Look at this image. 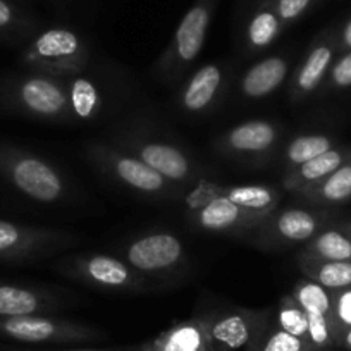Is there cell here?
Segmentation results:
<instances>
[{
    "mask_svg": "<svg viewBox=\"0 0 351 351\" xmlns=\"http://www.w3.org/2000/svg\"><path fill=\"white\" fill-rule=\"evenodd\" d=\"M110 143L130 152L183 190L207 181L205 167L186 147L145 124L121 128L114 133Z\"/></svg>",
    "mask_w": 351,
    "mask_h": 351,
    "instance_id": "cell-1",
    "label": "cell"
},
{
    "mask_svg": "<svg viewBox=\"0 0 351 351\" xmlns=\"http://www.w3.org/2000/svg\"><path fill=\"white\" fill-rule=\"evenodd\" d=\"M0 107L49 124H69L66 77L33 73L0 81Z\"/></svg>",
    "mask_w": 351,
    "mask_h": 351,
    "instance_id": "cell-2",
    "label": "cell"
},
{
    "mask_svg": "<svg viewBox=\"0 0 351 351\" xmlns=\"http://www.w3.org/2000/svg\"><path fill=\"white\" fill-rule=\"evenodd\" d=\"M88 162L117 186L152 200H181L184 190L176 186L145 162L110 141H92L84 148Z\"/></svg>",
    "mask_w": 351,
    "mask_h": 351,
    "instance_id": "cell-3",
    "label": "cell"
},
{
    "mask_svg": "<svg viewBox=\"0 0 351 351\" xmlns=\"http://www.w3.org/2000/svg\"><path fill=\"white\" fill-rule=\"evenodd\" d=\"M0 178L36 204L57 205L73 197L67 176L40 155L0 145Z\"/></svg>",
    "mask_w": 351,
    "mask_h": 351,
    "instance_id": "cell-4",
    "label": "cell"
},
{
    "mask_svg": "<svg viewBox=\"0 0 351 351\" xmlns=\"http://www.w3.org/2000/svg\"><path fill=\"white\" fill-rule=\"evenodd\" d=\"M52 269L57 274L97 291L140 295L150 289L145 276L134 271L121 256L109 253H66L52 263Z\"/></svg>",
    "mask_w": 351,
    "mask_h": 351,
    "instance_id": "cell-5",
    "label": "cell"
},
{
    "mask_svg": "<svg viewBox=\"0 0 351 351\" xmlns=\"http://www.w3.org/2000/svg\"><path fill=\"white\" fill-rule=\"evenodd\" d=\"M198 186L200 188L188 197V204H191L188 221L198 231L248 239L269 217L239 207L228 197L217 193L214 184L208 181H204Z\"/></svg>",
    "mask_w": 351,
    "mask_h": 351,
    "instance_id": "cell-6",
    "label": "cell"
},
{
    "mask_svg": "<svg viewBox=\"0 0 351 351\" xmlns=\"http://www.w3.org/2000/svg\"><path fill=\"white\" fill-rule=\"evenodd\" d=\"M210 19V0H198L184 14L169 47L154 64V76L160 83L169 86L183 83L204 49Z\"/></svg>",
    "mask_w": 351,
    "mask_h": 351,
    "instance_id": "cell-7",
    "label": "cell"
},
{
    "mask_svg": "<svg viewBox=\"0 0 351 351\" xmlns=\"http://www.w3.org/2000/svg\"><path fill=\"white\" fill-rule=\"evenodd\" d=\"M21 60L33 73L69 77L90 67L92 53L77 33L67 28H50L26 47Z\"/></svg>",
    "mask_w": 351,
    "mask_h": 351,
    "instance_id": "cell-8",
    "label": "cell"
},
{
    "mask_svg": "<svg viewBox=\"0 0 351 351\" xmlns=\"http://www.w3.org/2000/svg\"><path fill=\"white\" fill-rule=\"evenodd\" d=\"M334 221V214L324 207H278L269 215L255 232L248 238V243L263 252L293 248L305 245L327 224Z\"/></svg>",
    "mask_w": 351,
    "mask_h": 351,
    "instance_id": "cell-9",
    "label": "cell"
},
{
    "mask_svg": "<svg viewBox=\"0 0 351 351\" xmlns=\"http://www.w3.org/2000/svg\"><path fill=\"white\" fill-rule=\"evenodd\" d=\"M0 337L23 344H84L106 339V332L57 313H36L0 319Z\"/></svg>",
    "mask_w": 351,
    "mask_h": 351,
    "instance_id": "cell-10",
    "label": "cell"
},
{
    "mask_svg": "<svg viewBox=\"0 0 351 351\" xmlns=\"http://www.w3.org/2000/svg\"><path fill=\"white\" fill-rule=\"evenodd\" d=\"M74 232L57 228H42L0 219V262L32 263L56 256L80 245Z\"/></svg>",
    "mask_w": 351,
    "mask_h": 351,
    "instance_id": "cell-11",
    "label": "cell"
},
{
    "mask_svg": "<svg viewBox=\"0 0 351 351\" xmlns=\"http://www.w3.org/2000/svg\"><path fill=\"white\" fill-rule=\"evenodd\" d=\"M121 258L147 279L174 278L188 265V252L180 236L169 231H147L128 239Z\"/></svg>",
    "mask_w": 351,
    "mask_h": 351,
    "instance_id": "cell-12",
    "label": "cell"
},
{
    "mask_svg": "<svg viewBox=\"0 0 351 351\" xmlns=\"http://www.w3.org/2000/svg\"><path fill=\"white\" fill-rule=\"evenodd\" d=\"M282 130L269 119H250L229 128L214 141V150L241 164L263 165L278 152Z\"/></svg>",
    "mask_w": 351,
    "mask_h": 351,
    "instance_id": "cell-13",
    "label": "cell"
},
{
    "mask_svg": "<svg viewBox=\"0 0 351 351\" xmlns=\"http://www.w3.org/2000/svg\"><path fill=\"white\" fill-rule=\"evenodd\" d=\"M90 67L76 76L66 77L69 124L73 126L99 123L121 99L119 88L114 86L107 76L90 71Z\"/></svg>",
    "mask_w": 351,
    "mask_h": 351,
    "instance_id": "cell-14",
    "label": "cell"
},
{
    "mask_svg": "<svg viewBox=\"0 0 351 351\" xmlns=\"http://www.w3.org/2000/svg\"><path fill=\"white\" fill-rule=\"evenodd\" d=\"M204 317L214 351H248L260 330L274 317V312L271 308L232 306Z\"/></svg>",
    "mask_w": 351,
    "mask_h": 351,
    "instance_id": "cell-15",
    "label": "cell"
},
{
    "mask_svg": "<svg viewBox=\"0 0 351 351\" xmlns=\"http://www.w3.org/2000/svg\"><path fill=\"white\" fill-rule=\"evenodd\" d=\"M231 69L221 62H207L195 69L176 93V106L186 116H208L219 109L228 93Z\"/></svg>",
    "mask_w": 351,
    "mask_h": 351,
    "instance_id": "cell-16",
    "label": "cell"
},
{
    "mask_svg": "<svg viewBox=\"0 0 351 351\" xmlns=\"http://www.w3.org/2000/svg\"><path fill=\"white\" fill-rule=\"evenodd\" d=\"M74 303L73 296L43 286L0 281V319L36 313H59Z\"/></svg>",
    "mask_w": 351,
    "mask_h": 351,
    "instance_id": "cell-17",
    "label": "cell"
},
{
    "mask_svg": "<svg viewBox=\"0 0 351 351\" xmlns=\"http://www.w3.org/2000/svg\"><path fill=\"white\" fill-rule=\"evenodd\" d=\"M337 53L336 38H319L312 43L300 66L289 77L288 95L291 104H303L312 99L326 83L330 66Z\"/></svg>",
    "mask_w": 351,
    "mask_h": 351,
    "instance_id": "cell-18",
    "label": "cell"
},
{
    "mask_svg": "<svg viewBox=\"0 0 351 351\" xmlns=\"http://www.w3.org/2000/svg\"><path fill=\"white\" fill-rule=\"evenodd\" d=\"M291 71V60L286 56H269L256 60L241 74L238 93L246 100H262L276 93Z\"/></svg>",
    "mask_w": 351,
    "mask_h": 351,
    "instance_id": "cell-19",
    "label": "cell"
},
{
    "mask_svg": "<svg viewBox=\"0 0 351 351\" xmlns=\"http://www.w3.org/2000/svg\"><path fill=\"white\" fill-rule=\"evenodd\" d=\"M351 157V147H344V145H336L330 150L324 152L319 157L312 158V160L305 162V164L298 165L293 171L286 172L282 178L281 188L289 191V193H302L306 188L313 186L324 178L336 171L339 165H343L348 158Z\"/></svg>",
    "mask_w": 351,
    "mask_h": 351,
    "instance_id": "cell-20",
    "label": "cell"
},
{
    "mask_svg": "<svg viewBox=\"0 0 351 351\" xmlns=\"http://www.w3.org/2000/svg\"><path fill=\"white\" fill-rule=\"evenodd\" d=\"M147 346L150 351H214L204 315L176 322Z\"/></svg>",
    "mask_w": 351,
    "mask_h": 351,
    "instance_id": "cell-21",
    "label": "cell"
},
{
    "mask_svg": "<svg viewBox=\"0 0 351 351\" xmlns=\"http://www.w3.org/2000/svg\"><path fill=\"white\" fill-rule=\"evenodd\" d=\"M291 295L305 310L310 334H324L332 327V293L329 289L317 285L312 279L302 278L295 282Z\"/></svg>",
    "mask_w": 351,
    "mask_h": 351,
    "instance_id": "cell-22",
    "label": "cell"
},
{
    "mask_svg": "<svg viewBox=\"0 0 351 351\" xmlns=\"http://www.w3.org/2000/svg\"><path fill=\"white\" fill-rule=\"evenodd\" d=\"M298 197L312 207L324 208L351 202V157L322 181L298 193Z\"/></svg>",
    "mask_w": 351,
    "mask_h": 351,
    "instance_id": "cell-23",
    "label": "cell"
},
{
    "mask_svg": "<svg viewBox=\"0 0 351 351\" xmlns=\"http://www.w3.org/2000/svg\"><path fill=\"white\" fill-rule=\"evenodd\" d=\"M300 253L320 260L351 262V221L327 224L303 245Z\"/></svg>",
    "mask_w": 351,
    "mask_h": 351,
    "instance_id": "cell-24",
    "label": "cell"
},
{
    "mask_svg": "<svg viewBox=\"0 0 351 351\" xmlns=\"http://www.w3.org/2000/svg\"><path fill=\"white\" fill-rule=\"evenodd\" d=\"M215 191L239 207L262 215H271L278 207H281V190L271 184H234L222 186L214 184Z\"/></svg>",
    "mask_w": 351,
    "mask_h": 351,
    "instance_id": "cell-25",
    "label": "cell"
},
{
    "mask_svg": "<svg viewBox=\"0 0 351 351\" xmlns=\"http://www.w3.org/2000/svg\"><path fill=\"white\" fill-rule=\"evenodd\" d=\"M298 267L303 278L315 281L330 293L339 289L351 288V262H337V260H320L313 256L298 255Z\"/></svg>",
    "mask_w": 351,
    "mask_h": 351,
    "instance_id": "cell-26",
    "label": "cell"
},
{
    "mask_svg": "<svg viewBox=\"0 0 351 351\" xmlns=\"http://www.w3.org/2000/svg\"><path fill=\"white\" fill-rule=\"evenodd\" d=\"M336 147V140L326 133H303L291 138L279 154V165L286 172L293 171L298 165L319 157L324 152Z\"/></svg>",
    "mask_w": 351,
    "mask_h": 351,
    "instance_id": "cell-27",
    "label": "cell"
},
{
    "mask_svg": "<svg viewBox=\"0 0 351 351\" xmlns=\"http://www.w3.org/2000/svg\"><path fill=\"white\" fill-rule=\"evenodd\" d=\"M282 23L274 9H262L248 23L245 43L250 53L267 50L281 35Z\"/></svg>",
    "mask_w": 351,
    "mask_h": 351,
    "instance_id": "cell-28",
    "label": "cell"
},
{
    "mask_svg": "<svg viewBox=\"0 0 351 351\" xmlns=\"http://www.w3.org/2000/svg\"><path fill=\"white\" fill-rule=\"evenodd\" d=\"M248 351H315L306 341L291 336L276 324L272 317L258 336L248 348Z\"/></svg>",
    "mask_w": 351,
    "mask_h": 351,
    "instance_id": "cell-29",
    "label": "cell"
},
{
    "mask_svg": "<svg viewBox=\"0 0 351 351\" xmlns=\"http://www.w3.org/2000/svg\"><path fill=\"white\" fill-rule=\"evenodd\" d=\"M274 319L282 330L308 343V319L305 310L293 298L291 293L281 296L278 310L274 312Z\"/></svg>",
    "mask_w": 351,
    "mask_h": 351,
    "instance_id": "cell-30",
    "label": "cell"
},
{
    "mask_svg": "<svg viewBox=\"0 0 351 351\" xmlns=\"http://www.w3.org/2000/svg\"><path fill=\"white\" fill-rule=\"evenodd\" d=\"M330 324H332L334 344L339 346V341L343 337V334L348 329H351V288H344L332 293Z\"/></svg>",
    "mask_w": 351,
    "mask_h": 351,
    "instance_id": "cell-31",
    "label": "cell"
},
{
    "mask_svg": "<svg viewBox=\"0 0 351 351\" xmlns=\"http://www.w3.org/2000/svg\"><path fill=\"white\" fill-rule=\"evenodd\" d=\"M324 92H341L351 88V52L336 57L324 83Z\"/></svg>",
    "mask_w": 351,
    "mask_h": 351,
    "instance_id": "cell-32",
    "label": "cell"
},
{
    "mask_svg": "<svg viewBox=\"0 0 351 351\" xmlns=\"http://www.w3.org/2000/svg\"><path fill=\"white\" fill-rule=\"evenodd\" d=\"M310 4H312V0H278L274 11L282 25H286V23L298 19L310 8Z\"/></svg>",
    "mask_w": 351,
    "mask_h": 351,
    "instance_id": "cell-33",
    "label": "cell"
},
{
    "mask_svg": "<svg viewBox=\"0 0 351 351\" xmlns=\"http://www.w3.org/2000/svg\"><path fill=\"white\" fill-rule=\"evenodd\" d=\"M16 23V12L5 0H0V32L11 28Z\"/></svg>",
    "mask_w": 351,
    "mask_h": 351,
    "instance_id": "cell-34",
    "label": "cell"
},
{
    "mask_svg": "<svg viewBox=\"0 0 351 351\" xmlns=\"http://www.w3.org/2000/svg\"><path fill=\"white\" fill-rule=\"evenodd\" d=\"M337 50L341 52H351V19L343 26L339 36L336 38Z\"/></svg>",
    "mask_w": 351,
    "mask_h": 351,
    "instance_id": "cell-35",
    "label": "cell"
},
{
    "mask_svg": "<svg viewBox=\"0 0 351 351\" xmlns=\"http://www.w3.org/2000/svg\"><path fill=\"white\" fill-rule=\"evenodd\" d=\"M126 348H71V350H11V351H124Z\"/></svg>",
    "mask_w": 351,
    "mask_h": 351,
    "instance_id": "cell-36",
    "label": "cell"
},
{
    "mask_svg": "<svg viewBox=\"0 0 351 351\" xmlns=\"http://www.w3.org/2000/svg\"><path fill=\"white\" fill-rule=\"evenodd\" d=\"M339 346L344 348L346 351L351 350V329H348L346 332L343 334V337H341L339 341Z\"/></svg>",
    "mask_w": 351,
    "mask_h": 351,
    "instance_id": "cell-37",
    "label": "cell"
},
{
    "mask_svg": "<svg viewBox=\"0 0 351 351\" xmlns=\"http://www.w3.org/2000/svg\"><path fill=\"white\" fill-rule=\"evenodd\" d=\"M124 351H150V350H148L147 343H145V344H141V346H136V348H126Z\"/></svg>",
    "mask_w": 351,
    "mask_h": 351,
    "instance_id": "cell-38",
    "label": "cell"
},
{
    "mask_svg": "<svg viewBox=\"0 0 351 351\" xmlns=\"http://www.w3.org/2000/svg\"><path fill=\"white\" fill-rule=\"evenodd\" d=\"M322 351H327V350H322Z\"/></svg>",
    "mask_w": 351,
    "mask_h": 351,
    "instance_id": "cell-39",
    "label": "cell"
},
{
    "mask_svg": "<svg viewBox=\"0 0 351 351\" xmlns=\"http://www.w3.org/2000/svg\"><path fill=\"white\" fill-rule=\"evenodd\" d=\"M350 351H351V350H350Z\"/></svg>",
    "mask_w": 351,
    "mask_h": 351,
    "instance_id": "cell-40",
    "label": "cell"
}]
</instances>
